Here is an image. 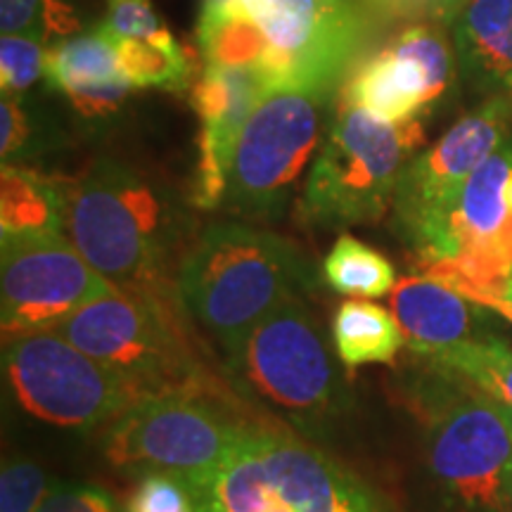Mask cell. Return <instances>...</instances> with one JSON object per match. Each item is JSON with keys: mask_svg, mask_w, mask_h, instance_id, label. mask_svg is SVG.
<instances>
[{"mask_svg": "<svg viewBox=\"0 0 512 512\" xmlns=\"http://www.w3.org/2000/svg\"><path fill=\"white\" fill-rule=\"evenodd\" d=\"M422 143L420 119L387 124L337 100L335 121L299 195V219L320 230L380 221Z\"/></svg>", "mask_w": 512, "mask_h": 512, "instance_id": "cell-8", "label": "cell"}, {"mask_svg": "<svg viewBox=\"0 0 512 512\" xmlns=\"http://www.w3.org/2000/svg\"><path fill=\"white\" fill-rule=\"evenodd\" d=\"M373 31L347 0H202L197 46L204 64L252 69L271 93L335 95Z\"/></svg>", "mask_w": 512, "mask_h": 512, "instance_id": "cell-2", "label": "cell"}, {"mask_svg": "<svg viewBox=\"0 0 512 512\" xmlns=\"http://www.w3.org/2000/svg\"><path fill=\"white\" fill-rule=\"evenodd\" d=\"M46 86L83 121H107L124 110L133 86L121 72L117 46L100 27L55 41L46 53Z\"/></svg>", "mask_w": 512, "mask_h": 512, "instance_id": "cell-16", "label": "cell"}, {"mask_svg": "<svg viewBox=\"0 0 512 512\" xmlns=\"http://www.w3.org/2000/svg\"><path fill=\"white\" fill-rule=\"evenodd\" d=\"M48 38L43 34H8L0 41V86L3 95H22L46 79Z\"/></svg>", "mask_w": 512, "mask_h": 512, "instance_id": "cell-25", "label": "cell"}, {"mask_svg": "<svg viewBox=\"0 0 512 512\" xmlns=\"http://www.w3.org/2000/svg\"><path fill=\"white\" fill-rule=\"evenodd\" d=\"M121 72L133 88H164L181 93L190 86V62L181 43L164 31L162 36L136 41H114Z\"/></svg>", "mask_w": 512, "mask_h": 512, "instance_id": "cell-24", "label": "cell"}, {"mask_svg": "<svg viewBox=\"0 0 512 512\" xmlns=\"http://www.w3.org/2000/svg\"><path fill=\"white\" fill-rule=\"evenodd\" d=\"M98 27L105 31L112 41H124V38H147L162 36L164 27L162 19L152 10L150 0H107V12Z\"/></svg>", "mask_w": 512, "mask_h": 512, "instance_id": "cell-28", "label": "cell"}, {"mask_svg": "<svg viewBox=\"0 0 512 512\" xmlns=\"http://www.w3.org/2000/svg\"><path fill=\"white\" fill-rule=\"evenodd\" d=\"M406 347L394 311L368 299H347L332 316V349L347 370L389 366Z\"/></svg>", "mask_w": 512, "mask_h": 512, "instance_id": "cell-19", "label": "cell"}, {"mask_svg": "<svg viewBox=\"0 0 512 512\" xmlns=\"http://www.w3.org/2000/svg\"><path fill=\"white\" fill-rule=\"evenodd\" d=\"M323 278L335 292L363 299H380L396 287L392 261L349 233L339 235L325 256Z\"/></svg>", "mask_w": 512, "mask_h": 512, "instance_id": "cell-23", "label": "cell"}, {"mask_svg": "<svg viewBox=\"0 0 512 512\" xmlns=\"http://www.w3.org/2000/svg\"><path fill=\"white\" fill-rule=\"evenodd\" d=\"M335 358L309 306L292 297L223 349L221 366L249 411L313 441L351 408Z\"/></svg>", "mask_w": 512, "mask_h": 512, "instance_id": "cell-3", "label": "cell"}, {"mask_svg": "<svg viewBox=\"0 0 512 512\" xmlns=\"http://www.w3.org/2000/svg\"><path fill=\"white\" fill-rule=\"evenodd\" d=\"M427 366L456 375L489 399L512 408V347L503 339L491 335L472 337L430 358Z\"/></svg>", "mask_w": 512, "mask_h": 512, "instance_id": "cell-22", "label": "cell"}, {"mask_svg": "<svg viewBox=\"0 0 512 512\" xmlns=\"http://www.w3.org/2000/svg\"><path fill=\"white\" fill-rule=\"evenodd\" d=\"M46 0H0V31L46 36Z\"/></svg>", "mask_w": 512, "mask_h": 512, "instance_id": "cell-30", "label": "cell"}, {"mask_svg": "<svg viewBox=\"0 0 512 512\" xmlns=\"http://www.w3.org/2000/svg\"><path fill=\"white\" fill-rule=\"evenodd\" d=\"M332 95L273 91L256 105L235 145L223 209L249 221L283 216L294 185L325 138Z\"/></svg>", "mask_w": 512, "mask_h": 512, "instance_id": "cell-12", "label": "cell"}, {"mask_svg": "<svg viewBox=\"0 0 512 512\" xmlns=\"http://www.w3.org/2000/svg\"><path fill=\"white\" fill-rule=\"evenodd\" d=\"M271 93L252 69L204 64L190 102L200 117V157H197L192 207L202 211L223 209L235 145L249 117Z\"/></svg>", "mask_w": 512, "mask_h": 512, "instance_id": "cell-15", "label": "cell"}, {"mask_svg": "<svg viewBox=\"0 0 512 512\" xmlns=\"http://www.w3.org/2000/svg\"><path fill=\"white\" fill-rule=\"evenodd\" d=\"M38 512H126V508L98 484L60 479Z\"/></svg>", "mask_w": 512, "mask_h": 512, "instance_id": "cell-29", "label": "cell"}, {"mask_svg": "<svg viewBox=\"0 0 512 512\" xmlns=\"http://www.w3.org/2000/svg\"><path fill=\"white\" fill-rule=\"evenodd\" d=\"M313 287L311 261L292 240L235 221L204 228L178 271L185 311L221 351L287 299Z\"/></svg>", "mask_w": 512, "mask_h": 512, "instance_id": "cell-4", "label": "cell"}, {"mask_svg": "<svg viewBox=\"0 0 512 512\" xmlns=\"http://www.w3.org/2000/svg\"><path fill=\"white\" fill-rule=\"evenodd\" d=\"M34 233H64L60 181L31 166L3 164L0 238Z\"/></svg>", "mask_w": 512, "mask_h": 512, "instance_id": "cell-20", "label": "cell"}, {"mask_svg": "<svg viewBox=\"0 0 512 512\" xmlns=\"http://www.w3.org/2000/svg\"><path fill=\"white\" fill-rule=\"evenodd\" d=\"M510 138L512 93L489 95L406 166L392 202L394 226L418 252L420 266L444 256L465 183Z\"/></svg>", "mask_w": 512, "mask_h": 512, "instance_id": "cell-11", "label": "cell"}, {"mask_svg": "<svg viewBox=\"0 0 512 512\" xmlns=\"http://www.w3.org/2000/svg\"><path fill=\"white\" fill-rule=\"evenodd\" d=\"M60 479L29 458H5L0 470V512H38Z\"/></svg>", "mask_w": 512, "mask_h": 512, "instance_id": "cell-26", "label": "cell"}, {"mask_svg": "<svg viewBox=\"0 0 512 512\" xmlns=\"http://www.w3.org/2000/svg\"><path fill=\"white\" fill-rule=\"evenodd\" d=\"M458 72L475 93H512V0H470L453 19Z\"/></svg>", "mask_w": 512, "mask_h": 512, "instance_id": "cell-18", "label": "cell"}, {"mask_svg": "<svg viewBox=\"0 0 512 512\" xmlns=\"http://www.w3.org/2000/svg\"><path fill=\"white\" fill-rule=\"evenodd\" d=\"M181 299L126 290L100 294L55 332L117 370L145 396L195 394L240 403L226 370L204 356Z\"/></svg>", "mask_w": 512, "mask_h": 512, "instance_id": "cell-5", "label": "cell"}, {"mask_svg": "<svg viewBox=\"0 0 512 512\" xmlns=\"http://www.w3.org/2000/svg\"><path fill=\"white\" fill-rule=\"evenodd\" d=\"M3 375L24 413L60 430L105 432L133 403L147 399L131 380L60 332L5 342Z\"/></svg>", "mask_w": 512, "mask_h": 512, "instance_id": "cell-10", "label": "cell"}, {"mask_svg": "<svg viewBox=\"0 0 512 512\" xmlns=\"http://www.w3.org/2000/svg\"><path fill=\"white\" fill-rule=\"evenodd\" d=\"M259 422L266 420L240 403L155 394L102 432V456L117 470L166 472L192 482L219 467Z\"/></svg>", "mask_w": 512, "mask_h": 512, "instance_id": "cell-9", "label": "cell"}, {"mask_svg": "<svg viewBox=\"0 0 512 512\" xmlns=\"http://www.w3.org/2000/svg\"><path fill=\"white\" fill-rule=\"evenodd\" d=\"M114 290L64 233L3 238L0 323L3 344L36 332H55L81 306Z\"/></svg>", "mask_w": 512, "mask_h": 512, "instance_id": "cell-13", "label": "cell"}, {"mask_svg": "<svg viewBox=\"0 0 512 512\" xmlns=\"http://www.w3.org/2000/svg\"><path fill=\"white\" fill-rule=\"evenodd\" d=\"M472 302L432 275H408L392 292V311L406 347L425 361L475 337Z\"/></svg>", "mask_w": 512, "mask_h": 512, "instance_id": "cell-17", "label": "cell"}, {"mask_svg": "<svg viewBox=\"0 0 512 512\" xmlns=\"http://www.w3.org/2000/svg\"><path fill=\"white\" fill-rule=\"evenodd\" d=\"M475 306H479V309L494 311V313H498V316H503L505 320H510L512 323V275H510L508 283H505L503 290H498L496 294H489V297L479 299Z\"/></svg>", "mask_w": 512, "mask_h": 512, "instance_id": "cell-31", "label": "cell"}, {"mask_svg": "<svg viewBox=\"0 0 512 512\" xmlns=\"http://www.w3.org/2000/svg\"><path fill=\"white\" fill-rule=\"evenodd\" d=\"M470 0H430V22L434 24H453V19L460 15V10Z\"/></svg>", "mask_w": 512, "mask_h": 512, "instance_id": "cell-32", "label": "cell"}, {"mask_svg": "<svg viewBox=\"0 0 512 512\" xmlns=\"http://www.w3.org/2000/svg\"><path fill=\"white\" fill-rule=\"evenodd\" d=\"M498 406H501L503 420H505V425H508V430H510V437H512V408H508V406H503V403H498Z\"/></svg>", "mask_w": 512, "mask_h": 512, "instance_id": "cell-33", "label": "cell"}, {"mask_svg": "<svg viewBox=\"0 0 512 512\" xmlns=\"http://www.w3.org/2000/svg\"><path fill=\"white\" fill-rule=\"evenodd\" d=\"M458 57L441 24L406 27L387 48L354 64L339 100L370 117L403 124L420 119L451 91Z\"/></svg>", "mask_w": 512, "mask_h": 512, "instance_id": "cell-14", "label": "cell"}, {"mask_svg": "<svg viewBox=\"0 0 512 512\" xmlns=\"http://www.w3.org/2000/svg\"><path fill=\"white\" fill-rule=\"evenodd\" d=\"M188 484L197 512H392L349 465L273 422L252 427L219 467Z\"/></svg>", "mask_w": 512, "mask_h": 512, "instance_id": "cell-6", "label": "cell"}, {"mask_svg": "<svg viewBox=\"0 0 512 512\" xmlns=\"http://www.w3.org/2000/svg\"><path fill=\"white\" fill-rule=\"evenodd\" d=\"M64 235L117 290L181 299L178 271L190 252L192 221L155 178L100 157L60 178Z\"/></svg>", "mask_w": 512, "mask_h": 512, "instance_id": "cell-1", "label": "cell"}, {"mask_svg": "<svg viewBox=\"0 0 512 512\" xmlns=\"http://www.w3.org/2000/svg\"><path fill=\"white\" fill-rule=\"evenodd\" d=\"M67 136L55 114L29 93L3 95L0 102V157L3 164L29 166L62 152Z\"/></svg>", "mask_w": 512, "mask_h": 512, "instance_id": "cell-21", "label": "cell"}, {"mask_svg": "<svg viewBox=\"0 0 512 512\" xmlns=\"http://www.w3.org/2000/svg\"><path fill=\"white\" fill-rule=\"evenodd\" d=\"M430 482L446 512H512V437L498 401L430 366L413 392Z\"/></svg>", "mask_w": 512, "mask_h": 512, "instance_id": "cell-7", "label": "cell"}, {"mask_svg": "<svg viewBox=\"0 0 512 512\" xmlns=\"http://www.w3.org/2000/svg\"><path fill=\"white\" fill-rule=\"evenodd\" d=\"M126 512H197L195 494L183 477L143 472L126 498Z\"/></svg>", "mask_w": 512, "mask_h": 512, "instance_id": "cell-27", "label": "cell"}]
</instances>
